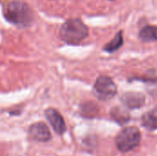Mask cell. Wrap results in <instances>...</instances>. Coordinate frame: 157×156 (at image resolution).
Wrapping results in <instances>:
<instances>
[{"mask_svg":"<svg viewBox=\"0 0 157 156\" xmlns=\"http://www.w3.org/2000/svg\"><path fill=\"white\" fill-rule=\"evenodd\" d=\"M4 16L10 23L19 26L27 27L33 19V13L29 6L22 1H11L5 5Z\"/></svg>","mask_w":157,"mask_h":156,"instance_id":"6da1fadb","label":"cell"},{"mask_svg":"<svg viewBox=\"0 0 157 156\" xmlns=\"http://www.w3.org/2000/svg\"><path fill=\"white\" fill-rule=\"evenodd\" d=\"M87 35V27L78 18H71L66 20L60 29L61 39L68 44H77L85 40Z\"/></svg>","mask_w":157,"mask_h":156,"instance_id":"7a4b0ae2","label":"cell"},{"mask_svg":"<svg viewBox=\"0 0 157 156\" xmlns=\"http://www.w3.org/2000/svg\"><path fill=\"white\" fill-rule=\"evenodd\" d=\"M141 131L136 127L123 129L115 138V144L121 153H128L139 146L141 143Z\"/></svg>","mask_w":157,"mask_h":156,"instance_id":"3957f363","label":"cell"},{"mask_svg":"<svg viewBox=\"0 0 157 156\" xmlns=\"http://www.w3.org/2000/svg\"><path fill=\"white\" fill-rule=\"evenodd\" d=\"M94 94L100 100H109L117 94V86L110 77L99 76L94 85Z\"/></svg>","mask_w":157,"mask_h":156,"instance_id":"277c9868","label":"cell"},{"mask_svg":"<svg viewBox=\"0 0 157 156\" xmlns=\"http://www.w3.org/2000/svg\"><path fill=\"white\" fill-rule=\"evenodd\" d=\"M45 117L57 134L62 135L65 132L66 125L63 116L59 111L54 108H48L45 111Z\"/></svg>","mask_w":157,"mask_h":156,"instance_id":"5b68a950","label":"cell"},{"mask_svg":"<svg viewBox=\"0 0 157 156\" xmlns=\"http://www.w3.org/2000/svg\"><path fill=\"white\" fill-rule=\"evenodd\" d=\"M29 133L32 140L40 143L49 142L52 138L48 126L43 122H37L32 124L29 127Z\"/></svg>","mask_w":157,"mask_h":156,"instance_id":"8992f818","label":"cell"},{"mask_svg":"<svg viewBox=\"0 0 157 156\" xmlns=\"http://www.w3.org/2000/svg\"><path fill=\"white\" fill-rule=\"evenodd\" d=\"M121 101L129 108H139L144 106L145 97L138 92H127L121 97Z\"/></svg>","mask_w":157,"mask_h":156,"instance_id":"52a82bcc","label":"cell"},{"mask_svg":"<svg viewBox=\"0 0 157 156\" xmlns=\"http://www.w3.org/2000/svg\"><path fill=\"white\" fill-rule=\"evenodd\" d=\"M142 123L143 126L149 131L157 130V108L151 109L144 113L142 117Z\"/></svg>","mask_w":157,"mask_h":156,"instance_id":"ba28073f","label":"cell"},{"mask_svg":"<svg viewBox=\"0 0 157 156\" xmlns=\"http://www.w3.org/2000/svg\"><path fill=\"white\" fill-rule=\"evenodd\" d=\"M143 41H157V26H146L141 29L139 34Z\"/></svg>","mask_w":157,"mask_h":156,"instance_id":"9c48e42d","label":"cell"},{"mask_svg":"<svg viewBox=\"0 0 157 156\" xmlns=\"http://www.w3.org/2000/svg\"><path fill=\"white\" fill-rule=\"evenodd\" d=\"M112 119L120 124H125L130 120V114L121 108H113L110 111Z\"/></svg>","mask_w":157,"mask_h":156,"instance_id":"30bf717a","label":"cell"},{"mask_svg":"<svg viewBox=\"0 0 157 156\" xmlns=\"http://www.w3.org/2000/svg\"><path fill=\"white\" fill-rule=\"evenodd\" d=\"M123 44V36H122V31H120L115 38L109 42L108 44L105 45L104 47V51H108V52H114L117 50H119Z\"/></svg>","mask_w":157,"mask_h":156,"instance_id":"8fae6325","label":"cell"},{"mask_svg":"<svg viewBox=\"0 0 157 156\" xmlns=\"http://www.w3.org/2000/svg\"><path fill=\"white\" fill-rule=\"evenodd\" d=\"M98 108L97 105H95V103L88 102V103H86L85 105H83L82 114L85 117H88V118L94 117L98 114Z\"/></svg>","mask_w":157,"mask_h":156,"instance_id":"7c38bea8","label":"cell"}]
</instances>
